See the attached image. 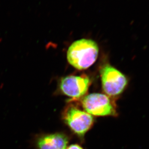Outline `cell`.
<instances>
[{
    "instance_id": "obj_1",
    "label": "cell",
    "mask_w": 149,
    "mask_h": 149,
    "mask_svg": "<svg viewBox=\"0 0 149 149\" xmlns=\"http://www.w3.org/2000/svg\"><path fill=\"white\" fill-rule=\"evenodd\" d=\"M99 48L91 39L77 40L69 47L67 52L68 62L79 70H84L93 65L97 58Z\"/></svg>"
},
{
    "instance_id": "obj_2",
    "label": "cell",
    "mask_w": 149,
    "mask_h": 149,
    "mask_svg": "<svg viewBox=\"0 0 149 149\" xmlns=\"http://www.w3.org/2000/svg\"><path fill=\"white\" fill-rule=\"evenodd\" d=\"M85 111L96 116L118 115L117 106L112 97L102 93H93L88 95L82 100Z\"/></svg>"
},
{
    "instance_id": "obj_3",
    "label": "cell",
    "mask_w": 149,
    "mask_h": 149,
    "mask_svg": "<svg viewBox=\"0 0 149 149\" xmlns=\"http://www.w3.org/2000/svg\"><path fill=\"white\" fill-rule=\"evenodd\" d=\"M102 89L106 95L114 97L122 94L128 84L126 76L109 63L101 68Z\"/></svg>"
},
{
    "instance_id": "obj_4",
    "label": "cell",
    "mask_w": 149,
    "mask_h": 149,
    "mask_svg": "<svg viewBox=\"0 0 149 149\" xmlns=\"http://www.w3.org/2000/svg\"><path fill=\"white\" fill-rule=\"evenodd\" d=\"M63 119L74 133L81 139L94 123L92 115L74 107L67 108L63 113Z\"/></svg>"
},
{
    "instance_id": "obj_5",
    "label": "cell",
    "mask_w": 149,
    "mask_h": 149,
    "mask_svg": "<svg viewBox=\"0 0 149 149\" xmlns=\"http://www.w3.org/2000/svg\"><path fill=\"white\" fill-rule=\"evenodd\" d=\"M90 83V79L86 75L67 76L61 80L60 88L67 96L78 98L87 92Z\"/></svg>"
},
{
    "instance_id": "obj_6",
    "label": "cell",
    "mask_w": 149,
    "mask_h": 149,
    "mask_svg": "<svg viewBox=\"0 0 149 149\" xmlns=\"http://www.w3.org/2000/svg\"><path fill=\"white\" fill-rule=\"evenodd\" d=\"M69 139L65 134L61 133L43 135L37 139V149H66Z\"/></svg>"
},
{
    "instance_id": "obj_7",
    "label": "cell",
    "mask_w": 149,
    "mask_h": 149,
    "mask_svg": "<svg viewBox=\"0 0 149 149\" xmlns=\"http://www.w3.org/2000/svg\"><path fill=\"white\" fill-rule=\"evenodd\" d=\"M66 149H84L83 147H82L81 146L77 144H71Z\"/></svg>"
}]
</instances>
